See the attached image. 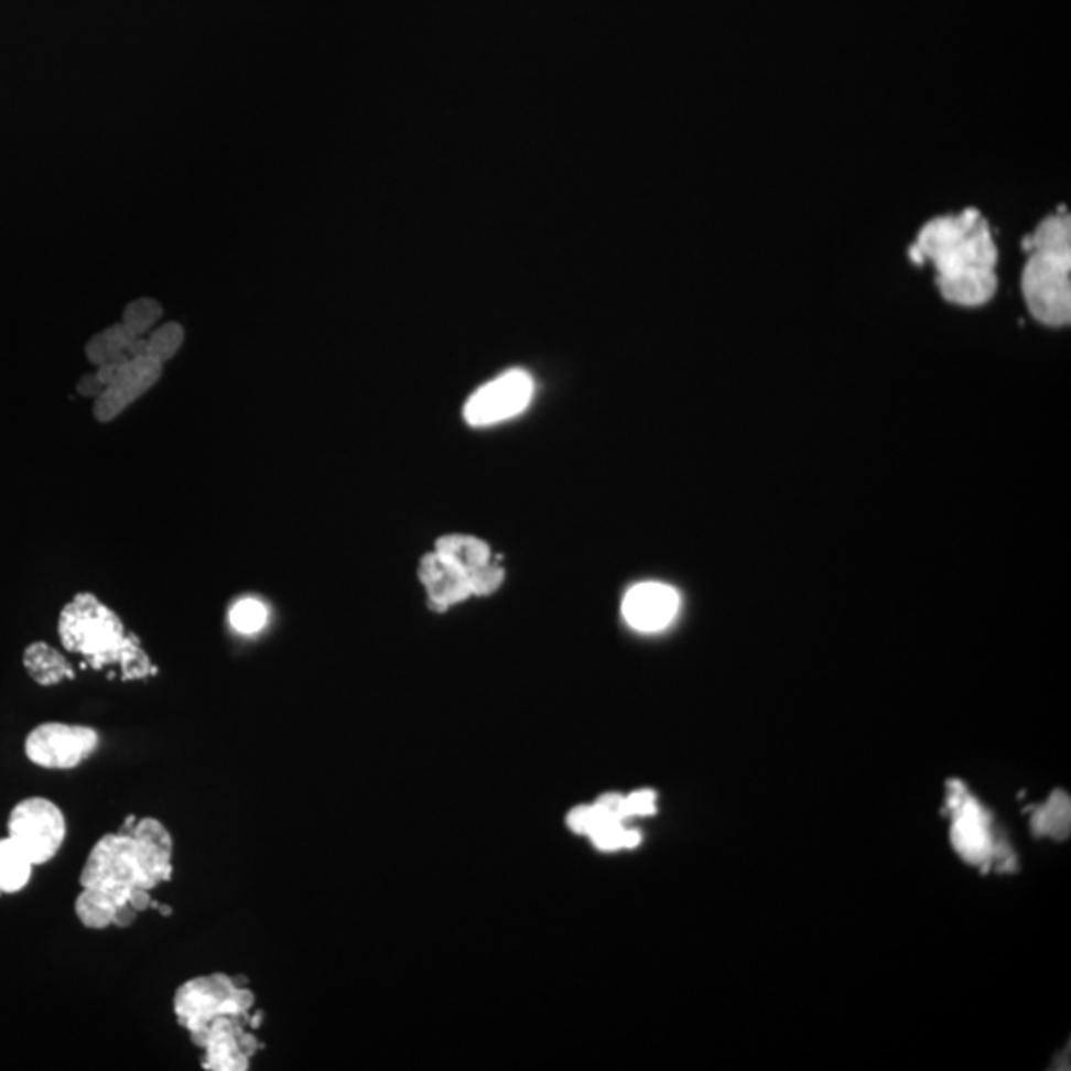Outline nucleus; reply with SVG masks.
Returning a JSON list of instances; mask_svg holds the SVG:
<instances>
[{"label": "nucleus", "mask_w": 1071, "mask_h": 1071, "mask_svg": "<svg viewBox=\"0 0 1071 1071\" xmlns=\"http://www.w3.org/2000/svg\"><path fill=\"white\" fill-rule=\"evenodd\" d=\"M228 625L240 635H257L267 627L268 607L258 597H238L228 607Z\"/></svg>", "instance_id": "21"}, {"label": "nucleus", "mask_w": 1071, "mask_h": 1071, "mask_svg": "<svg viewBox=\"0 0 1071 1071\" xmlns=\"http://www.w3.org/2000/svg\"><path fill=\"white\" fill-rule=\"evenodd\" d=\"M58 637L66 651L84 657L96 671L118 664L123 681L158 673L138 635L128 634L121 617L91 592L74 595L62 607Z\"/></svg>", "instance_id": "2"}, {"label": "nucleus", "mask_w": 1071, "mask_h": 1071, "mask_svg": "<svg viewBox=\"0 0 1071 1071\" xmlns=\"http://www.w3.org/2000/svg\"><path fill=\"white\" fill-rule=\"evenodd\" d=\"M1030 258L1021 274V292L1031 316L1046 326H1068L1071 320V218L1060 210L1043 218L1024 238Z\"/></svg>", "instance_id": "3"}, {"label": "nucleus", "mask_w": 1071, "mask_h": 1071, "mask_svg": "<svg viewBox=\"0 0 1071 1071\" xmlns=\"http://www.w3.org/2000/svg\"><path fill=\"white\" fill-rule=\"evenodd\" d=\"M133 339H136V336L129 332L128 327L123 324H113L96 336L89 337L88 344H86V357L96 367L108 364V361H118V364L128 361V359H131L129 346H131Z\"/></svg>", "instance_id": "20"}, {"label": "nucleus", "mask_w": 1071, "mask_h": 1071, "mask_svg": "<svg viewBox=\"0 0 1071 1071\" xmlns=\"http://www.w3.org/2000/svg\"><path fill=\"white\" fill-rule=\"evenodd\" d=\"M435 552L466 575L473 595L493 594L505 580V567L493 560L488 544L475 536H443L436 540Z\"/></svg>", "instance_id": "12"}, {"label": "nucleus", "mask_w": 1071, "mask_h": 1071, "mask_svg": "<svg viewBox=\"0 0 1071 1071\" xmlns=\"http://www.w3.org/2000/svg\"><path fill=\"white\" fill-rule=\"evenodd\" d=\"M34 863L29 855L20 850L17 843L7 837H0V895H14L26 889Z\"/></svg>", "instance_id": "19"}, {"label": "nucleus", "mask_w": 1071, "mask_h": 1071, "mask_svg": "<svg viewBox=\"0 0 1071 1071\" xmlns=\"http://www.w3.org/2000/svg\"><path fill=\"white\" fill-rule=\"evenodd\" d=\"M98 748V731L86 724L42 723L24 738V756L44 770L78 768Z\"/></svg>", "instance_id": "8"}, {"label": "nucleus", "mask_w": 1071, "mask_h": 1071, "mask_svg": "<svg viewBox=\"0 0 1071 1071\" xmlns=\"http://www.w3.org/2000/svg\"><path fill=\"white\" fill-rule=\"evenodd\" d=\"M79 885L123 892H131L133 889L151 891L139 857L138 843L126 827H119V832L106 833L94 843L79 872Z\"/></svg>", "instance_id": "6"}, {"label": "nucleus", "mask_w": 1071, "mask_h": 1071, "mask_svg": "<svg viewBox=\"0 0 1071 1071\" xmlns=\"http://www.w3.org/2000/svg\"><path fill=\"white\" fill-rule=\"evenodd\" d=\"M534 396V381L522 369L506 371L495 381L480 387L465 405L466 423L475 426L495 425L520 415Z\"/></svg>", "instance_id": "10"}, {"label": "nucleus", "mask_w": 1071, "mask_h": 1071, "mask_svg": "<svg viewBox=\"0 0 1071 1071\" xmlns=\"http://www.w3.org/2000/svg\"><path fill=\"white\" fill-rule=\"evenodd\" d=\"M1031 832L1040 837L1065 840L1070 835L1071 803L1068 793L1053 792L1048 802L1034 808L1030 820Z\"/></svg>", "instance_id": "18"}, {"label": "nucleus", "mask_w": 1071, "mask_h": 1071, "mask_svg": "<svg viewBox=\"0 0 1071 1071\" xmlns=\"http://www.w3.org/2000/svg\"><path fill=\"white\" fill-rule=\"evenodd\" d=\"M129 895L116 889H104V887H82L74 912L78 917L79 924L89 931H104L113 927V919L121 905L128 902Z\"/></svg>", "instance_id": "16"}, {"label": "nucleus", "mask_w": 1071, "mask_h": 1071, "mask_svg": "<svg viewBox=\"0 0 1071 1071\" xmlns=\"http://www.w3.org/2000/svg\"><path fill=\"white\" fill-rule=\"evenodd\" d=\"M22 664L30 679L40 686H54L66 679H74V669L68 659L44 641H34L24 649Z\"/></svg>", "instance_id": "17"}, {"label": "nucleus", "mask_w": 1071, "mask_h": 1071, "mask_svg": "<svg viewBox=\"0 0 1071 1071\" xmlns=\"http://www.w3.org/2000/svg\"><path fill=\"white\" fill-rule=\"evenodd\" d=\"M161 316H163V307H161L158 300H153V298H138V300L129 302L126 310H123L121 324L128 327L133 336L143 337V334H148L151 326L158 324Z\"/></svg>", "instance_id": "22"}, {"label": "nucleus", "mask_w": 1071, "mask_h": 1071, "mask_svg": "<svg viewBox=\"0 0 1071 1071\" xmlns=\"http://www.w3.org/2000/svg\"><path fill=\"white\" fill-rule=\"evenodd\" d=\"M681 607V595L661 582L637 584L625 594L621 614L641 634H657L673 624Z\"/></svg>", "instance_id": "13"}, {"label": "nucleus", "mask_w": 1071, "mask_h": 1071, "mask_svg": "<svg viewBox=\"0 0 1071 1071\" xmlns=\"http://www.w3.org/2000/svg\"><path fill=\"white\" fill-rule=\"evenodd\" d=\"M7 830L10 840L39 867L58 855L68 823L58 803L44 796H30L10 810Z\"/></svg>", "instance_id": "7"}, {"label": "nucleus", "mask_w": 1071, "mask_h": 1071, "mask_svg": "<svg viewBox=\"0 0 1071 1071\" xmlns=\"http://www.w3.org/2000/svg\"><path fill=\"white\" fill-rule=\"evenodd\" d=\"M101 391H104V386L99 383V379L96 377V374H86V376L82 377V379L78 381L79 396L94 397V399H96Z\"/></svg>", "instance_id": "26"}, {"label": "nucleus", "mask_w": 1071, "mask_h": 1071, "mask_svg": "<svg viewBox=\"0 0 1071 1071\" xmlns=\"http://www.w3.org/2000/svg\"><path fill=\"white\" fill-rule=\"evenodd\" d=\"M951 815V843L954 852L971 865L988 872L996 865L1000 872L1014 869V855L1006 845L996 842L991 815L972 798L959 780L946 783V808Z\"/></svg>", "instance_id": "5"}, {"label": "nucleus", "mask_w": 1071, "mask_h": 1071, "mask_svg": "<svg viewBox=\"0 0 1071 1071\" xmlns=\"http://www.w3.org/2000/svg\"><path fill=\"white\" fill-rule=\"evenodd\" d=\"M909 257L917 264L931 262L942 298L956 306H982L998 286V248L988 220L976 208L929 220Z\"/></svg>", "instance_id": "1"}, {"label": "nucleus", "mask_w": 1071, "mask_h": 1071, "mask_svg": "<svg viewBox=\"0 0 1071 1071\" xmlns=\"http://www.w3.org/2000/svg\"><path fill=\"white\" fill-rule=\"evenodd\" d=\"M654 800H657V796L651 790H639V792L627 796V803H629V810H631L634 818H639V815H653L657 812Z\"/></svg>", "instance_id": "25"}, {"label": "nucleus", "mask_w": 1071, "mask_h": 1071, "mask_svg": "<svg viewBox=\"0 0 1071 1071\" xmlns=\"http://www.w3.org/2000/svg\"><path fill=\"white\" fill-rule=\"evenodd\" d=\"M185 342V329L177 322H167L148 337L145 356L153 357L159 364H167Z\"/></svg>", "instance_id": "23"}, {"label": "nucleus", "mask_w": 1071, "mask_h": 1071, "mask_svg": "<svg viewBox=\"0 0 1071 1071\" xmlns=\"http://www.w3.org/2000/svg\"><path fill=\"white\" fill-rule=\"evenodd\" d=\"M255 1000V992L237 984L227 972H210L178 984L173 994V1014L188 1034L205 1030L220 1014L237 1016L248 1026Z\"/></svg>", "instance_id": "4"}, {"label": "nucleus", "mask_w": 1071, "mask_h": 1071, "mask_svg": "<svg viewBox=\"0 0 1071 1071\" xmlns=\"http://www.w3.org/2000/svg\"><path fill=\"white\" fill-rule=\"evenodd\" d=\"M161 374L163 364L149 356L131 357L119 364L116 377L94 399L96 421L111 423L113 419H118L131 403H136L158 383Z\"/></svg>", "instance_id": "11"}, {"label": "nucleus", "mask_w": 1071, "mask_h": 1071, "mask_svg": "<svg viewBox=\"0 0 1071 1071\" xmlns=\"http://www.w3.org/2000/svg\"><path fill=\"white\" fill-rule=\"evenodd\" d=\"M191 1041L205 1050L201 1068L207 1071H247L260 1041L247 1021L230 1014L213 1018L205 1030L188 1034Z\"/></svg>", "instance_id": "9"}, {"label": "nucleus", "mask_w": 1071, "mask_h": 1071, "mask_svg": "<svg viewBox=\"0 0 1071 1071\" xmlns=\"http://www.w3.org/2000/svg\"><path fill=\"white\" fill-rule=\"evenodd\" d=\"M419 580L425 587L429 604L439 612H445L473 595L466 575L439 552H431L419 562Z\"/></svg>", "instance_id": "15"}, {"label": "nucleus", "mask_w": 1071, "mask_h": 1071, "mask_svg": "<svg viewBox=\"0 0 1071 1071\" xmlns=\"http://www.w3.org/2000/svg\"><path fill=\"white\" fill-rule=\"evenodd\" d=\"M592 842L602 852H619V850H631L641 842V835L627 830L624 822H604L589 833Z\"/></svg>", "instance_id": "24"}, {"label": "nucleus", "mask_w": 1071, "mask_h": 1071, "mask_svg": "<svg viewBox=\"0 0 1071 1071\" xmlns=\"http://www.w3.org/2000/svg\"><path fill=\"white\" fill-rule=\"evenodd\" d=\"M138 843L139 857L143 872L148 877L149 887L155 889L161 883L171 881L173 877V837L167 825L159 822L158 818H136L133 813L121 823Z\"/></svg>", "instance_id": "14"}]
</instances>
